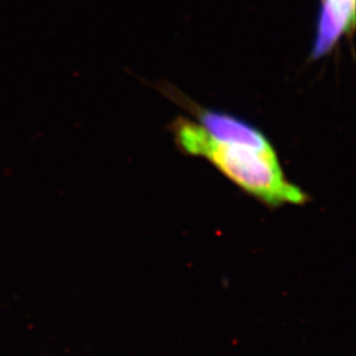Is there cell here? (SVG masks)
Returning <instances> with one entry per match:
<instances>
[{
  "mask_svg": "<svg viewBox=\"0 0 356 356\" xmlns=\"http://www.w3.org/2000/svg\"><path fill=\"white\" fill-rule=\"evenodd\" d=\"M356 0H319L316 36L312 58L314 60L331 54L340 40L353 34Z\"/></svg>",
  "mask_w": 356,
  "mask_h": 356,
  "instance_id": "7a4b0ae2",
  "label": "cell"
},
{
  "mask_svg": "<svg viewBox=\"0 0 356 356\" xmlns=\"http://www.w3.org/2000/svg\"><path fill=\"white\" fill-rule=\"evenodd\" d=\"M197 120L172 124L182 152L208 161L226 178L271 207L303 204L306 193L289 181L269 138L245 120L226 112L191 106Z\"/></svg>",
  "mask_w": 356,
  "mask_h": 356,
  "instance_id": "6da1fadb",
  "label": "cell"
}]
</instances>
